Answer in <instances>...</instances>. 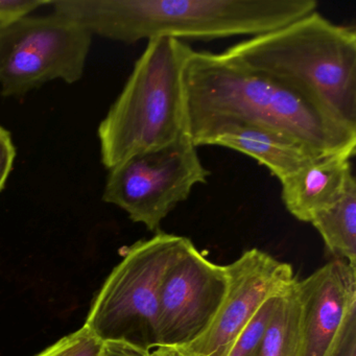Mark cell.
<instances>
[{
	"label": "cell",
	"mask_w": 356,
	"mask_h": 356,
	"mask_svg": "<svg viewBox=\"0 0 356 356\" xmlns=\"http://www.w3.org/2000/svg\"><path fill=\"white\" fill-rule=\"evenodd\" d=\"M54 12L91 35L133 44L260 36L316 11V0H57Z\"/></svg>",
	"instance_id": "obj_2"
},
{
	"label": "cell",
	"mask_w": 356,
	"mask_h": 356,
	"mask_svg": "<svg viewBox=\"0 0 356 356\" xmlns=\"http://www.w3.org/2000/svg\"><path fill=\"white\" fill-rule=\"evenodd\" d=\"M187 126L197 147L210 133L232 122L286 135L321 155L353 158L356 133L323 115L274 81L231 63L222 54L193 51L184 72Z\"/></svg>",
	"instance_id": "obj_1"
},
{
	"label": "cell",
	"mask_w": 356,
	"mask_h": 356,
	"mask_svg": "<svg viewBox=\"0 0 356 356\" xmlns=\"http://www.w3.org/2000/svg\"><path fill=\"white\" fill-rule=\"evenodd\" d=\"M229 286L218 316L187 350L195 356H227L262 304L296 280L293 266L259 249L243 252L228 264Z\"/></svg>",
	"instance_id": "obj_9"
},
{
	"label": "cell",
	"mask_w": 356,
	"mask_h": 356,
	"mask_svg": "<svg viewBox=\"0 0 356 356\" xmlns=\"http://www.w3.org/2000/svg\"><path fill=\"white\" fill-rule=\"evenodd\" d=\"M266 76L356 133V32L314 11L283 28L252 37L222 54Z\"/></svg>",
	"instance_id": "obj_3"
},
{
	"label": "cell",
	"mask_w": 356,
	"mask_h": 356,
	"mask_svg": "<svg viewBox=\"0 0 356 356\" xmlns=\"http://www.w3.org/2000/svg\"><path fill=\"white\" fill-rule=\"evenodd\" d=\"M99 356H154L153 350L141 349L124 343L108 341L104 343Z\"/></svg>",
	"instance_id": "obj_19"
},
{
	"label": "cell",
	"mask_w": 356,
	"mask_h": 356,
	"mask_svg": "<svg viewBox=\"0 0 356 356\" xmlns=\"http://www.w3.org/2000/svg\"><path fill=\"white\" fill-rule=\"evenodd\" d=\"M193 51L177 39L147 41L97 130L107 170L188 133L184 72Z\"/></svg>",
	"instance_id": "obj_4"
},
{
	"label": "cell",
	"mask_w": 356,
	"mask_h": 356,
	"mask_svg": "<svg viewBox=\"0 0 356 356\" xmlns=\"http://www.w3.org/2000/svg\"><path fill=\"white\" fill-rule=\"evenodd\" d=\"M333 356H356V314L350 318Z\"/></svg>",
	"instance_id": "obj_20"
},
{
	"label": "cell",
	"mask_w": 356,
	"mask_h": 356,
	"mask_svg": "<svg viewBox=\"0 0 356 356\" xmlns=\"http://www.w3.org/2000/svg\"><path fill=\"white\" fill-rule=\"evenodd\" d=\"M51 3L49 0H0V29L15 24Z\"/></svg>",
	"instance_id": "obj_17"
},
{
	"label": "cell",
	"mask_w": 356,
	"mask_h": 356,
	"mask_svg": "<svg viewBox=\"0 0 356 356\" xmlns=\"http://www.w3.org/2000/svg\"><path fill=\"white\" fill-rule=\"evenodd\" d=\"M301 304L299 356H333L356 314V268L332 259L297 280Z\"/></svg>",
	"instance_id": "obj_10"
},
{
	"label": "cell",
	"mask_w": 356,
	"mask_h": 356,
	"mask_svg": "<svg viewBox=\"0 0 356 356\" xmlns=\"http://www.w3.org/2000/svg\"><path fill=\"white\" fill-rule=\"evenodd\" d=\"M154 356H195L184 347H170V346H158L153 350Z\"/></svg>",
	"instance_id": "obj_21"
},
{
	"label": "cell",
	"mask_w": 356,
	"mask_h": 356,
	"mask_svg": "<svg viewBox=\"0 0 356 356\" xmlns=\"http://www.w3.org/2000/svg\"><path fill=\"white\" fill-rule=\"evenodd\" d=\"M296 279L279 295L256 356H299L301 349V304Z\"/></svg>",
	"instance_id": "obj_14"
},
{
	"label": "cell",
	"mask_w": 356,
	"mask_h": 356,
	"mask_svg": "<svg viewBox=\"0 0 356 356\" xmlns=\"http://www.w3.org/2000/svg\"><path fill=\"white\" fill-rule=\"evenodd\" d=\"M310 224L320 233L333 259L356 268V183L341 201L318 214Z\"/></svg>",
	"instance_id": "obj_13"
},
{
	"label": "cell",
	"mask_w": 356,
	"mask_h": 356,
	"mask_svg": "<svg viewBox=\"0 0 356 356\" xmlns=\"http://www.w3.org/2000/svg\"><path fill=\"white\" fill-rule=\"evenodd\" d=\"M91 41L84 26L55 12L0 29V93L22 97L53 81L79 82Z\"/></svg>",
	"instance_id": "obj_6"
},
{
	"label": "cell",
	"mask_w": 356,
	"mask_h": 356,
	"mask_svg": "<svg viewBox=\"0 0 356 356\" xmlns=\"http://www.w3.org/2000/svg\"><path fill=\"white\" fill-rule=\"evenodd\" d=\"M103 345L84 325L35 356H99Z\"/></svg>",
	"instance_id": "obj_16"
},
{
	"label": "cell",
	"mask_w": 356,
	"mask_h": 356,
	"mask_svg": "<svg viewBox=\"0 0 356 356\" xmlns=\"http://www.w3.org/2000/svg\"><path fill=\"white\" fill-rule=\"evenodd\" d=\"M188 239L158 232L131 245L102 285L85 326L103 343L155 349L162 280Z\"/></svg>",
	"instance_id": "obj_5"
},
{
	"label": "cell",
	"mask_w": 356,
	"mask_h": 356,
	"mask_svg": "<svg viewBox=\"0 0 356 356\" xmlns=\"http://www.w3.org/2000/svg\"><path fill=\"white\" fill-rule=\"evenodd\" d=\"M228 286L227 266L210 261L188 239L162 280L158 346L187 347L203 337L218 316Z\"/></svg>",
	"instance_id": "obj_8"
},
{
	"label": "cell",
	"mask_w": 356,
	"mask_h": 356,
	"mask_svg": "<svg viewBox=\"0 0 356 356\" xmlns=\"http://www.w3.org/2000/svg\"><path fill=\"white\" fill-rule=\"evenodd\" d=\"M209 176L186 133L165 147L133 156L109 170L103 201L158 232L164 218L188 199L193 187L206 184Z\"/></svg>",
	"instance_id": "obj_7"
},
{
	"label": "cell",
	"mask_w": 356,
	"mask_h": 356,
	"mask_svg": "<svg viewBox=\"0 0 356 356\" xmlns=\"http://www.w3.org/2000/svg\"><path fill=\"white\" fill-rule=\"evenodd\" d=\"M16 149L9 131L0 126V193L5 188L15 161Z\"/></svg>",
	"instance_id": "obj_18"
},
{
	"label": "cell",
	"mask_w": 356,
	"mask_h": 356,
	"mask_svg": "<svg viewBox=\"0 0 356 356\" xmlns=\"http://www.w3.org/2000/svg\"><path fill=\"white\" fill-rule=\"evenodd\" d=\"M280 183L287 211L301 222H310L341 201L356 182L351 157L332 154L312 160Z\"/></svg>",
	"instance_id": "obj_11"
},
{
	"label": "cell",
	"mask_w": 356,
	"mask_h": 356,
	"mask_svg": "<svg viewBox=\"0 0 356 356\" xmlns=\"http://www.w3.org/2000/svg\"><path fill=\"white\" fill-rule=\"evenodd\" d=\"M280 293L273 296L262 304L261 307L258 309L255 316L250 321L249 324L241 331L227 356L257 355L264 333H266V327H268L270 316L276 308Z\"/></svg>",
	"instance_id": "obj_15"
},
{
	"label": "cell",
	"mask_w": 356,
	"mask_h": 356,
	"mask_svg": "<svg viewBox=\"0 0 356 356\" xmlns=\"http://www.w3.org/2000/svg\"><path fill=\"white\" fill-rule=\"evenodd\" d=\"M218 145L245 154L270 170L279 181L321 157V154L286 135L255 124H227L203 139L201 145Z\"/></svg>",
	"instance_id": "obj_12"
}]
</instances>
